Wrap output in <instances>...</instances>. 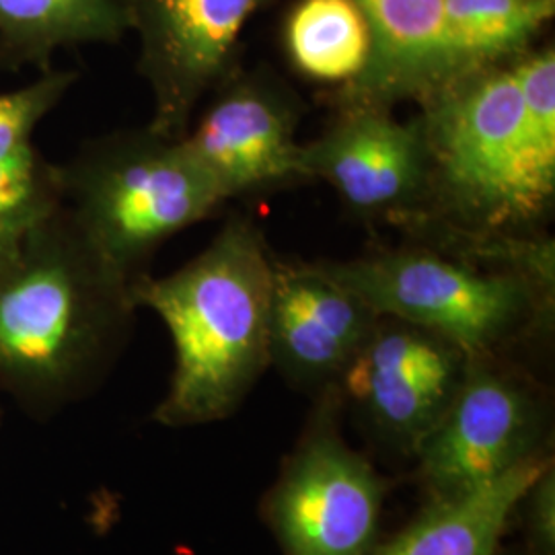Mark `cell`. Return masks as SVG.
Wrapping results in <instances>:
<instances>
[{"label":"cell","mask_w":555,"mask_h":555,"mask_svg":"<svg viewBox=\"0 0 555 555\" xmlns=\"http://www.w3.org/2000/svg\"><path fill=\"white\" fill-rule=\"evenodd\" d=\"M430 196L420 222L465 241L515 238L555 196V50L449 82L420 103Z\"/></svg>","instance_id":"6da1fadb"},{"label":"cell","mask_w":555,"mask_h":555,"mask_svg":"<svg viewBox=\"0 0 555 555\" xmlns=\"http://www.w3.org/2000/svg\"><path fill=\"white\" fill-rule=\"evenodd\" d=\"M137 305L60 204L0 270V396L54 417L116 364Z\"/></svg>","instance_id":"7a4b0ae2"},{"label":"cell","mask_w":555,"mask_h":555,"mask_svg":"<svg viewBox=\"0 0 555 555\" xmlns=\"http://www.w3.org/2000/svg\"><path fill=\"white\" fill-rule=\"evenodd\" d=\"M276 258L256 220L233 217L196 258L130 286L173 341V373L153 420L190 428L233 416L272 366L270 311Z\"/></svg>","instance_id":"3957f363"},{"label":"cell","mask_w":555,"mask_h":555,"mask_svg":"<svg viewBox=\"0 0 555 555\" xmlns=\"http://www.w3.org/2000/svg\"><path fill=\"white\" fill-rule=\"evenodd\" d=\"M472 249L412 245L319 268L378 315L447 337L467 354H498L547 319L554 243L465 241Z\"/></svg>","instance_id":"277c9868"},{"label":"cell","mask_w":555,"mask_h":555,"mask_svg":"<svg viewBox=\"0 0 555 555\" xmlns=\"http://www.w3.org/2000/svg\"><path fill=\"white\" fill-rule=\"evenodd\" d=\"M59 165L62 206L80 235L130 286L171 237L224 198L181 140L149 126L87 140Z\"/></svg>","instance_id":"5b68a950"},{"label":"cell","mask_w":555,"mask_h":555,"mask_svg":"<svg viewBox=\"0 0 555 555\" xmlns=\"http://www.w3.org/2000/svg\"><path fill=\"white\" fill-rule=\"evenodd\" d=\"M339 389L319 410L266 496V520L284 555H369L377 545L385 479L337 428Z\"/></svg>","instance_id":"8992f818"},{"label":"cell","mask_w":555,"mask_h":555,"mask_svg":"<svg viewBox=\"0 0 555 555\" xmlns=\"http://www.w3.org/2000/svg\"><path fill=\"white\" fill-rule=\"evenodd\" d=\"M545 408L531 378L498 354H469L451 408L416 451L430 498L453 496L541 451Z\"/></svg>","instance_id":"52a82bcc"},{"label":"cell","mask_w":555,"mask_h":555,"mask_svg":"<svg viewBox=\"0 0 555 555\" xmlns=\"http://www.w3.org/2000/svg\"><path fill=\"white\" fill-rule=\"evenodd\" d=\"M266 0H121L153 98L149 128L181 139L202 100L235 73L245 25Z\"/></svg>","instance_id":"ba28073f"},{"label":"cell","mask_w":555,"mask_h":555,"mask_svg":"<svg viewBox=\"0 0 555 555\" xmlns=\"http://www.w3.org/2000/svg\"><path fill=\"white\" fill-rule=\"evenodd\" d=\"M467 360L447 337L380 315L337 389L387 444L416 455L451 408Z\"/></svg>","instance_id":"9c48e42d"},{"label":"cell","mask_w":555,"mask_h":555,"mask_svg":"<svg viewBox=\"0 0 555 555\" xmlns=\"http://www.w3.org/2000/svg\"><path fill=\"white\" fill-rule=\"evenodd\" d=\"M302 169L360 217L416 224L426 215L430 159L420 116L401 121L391 107L341 105L336 121L302 144Z\"/></svg>","instance_id":"30bf717a"},{"label":"cell","mask_w":555,"mask_h":555,"mask_svg":"<svg viewBox=\"0 0 555 555\" xmlns=\"http://www.w3.org/2000/svg\"><path fill=\"white\" fill-rule=\"evenodd\" d=\"M181 144L227 199L307 181L298 103L278 80L231 75Z\"/></svg>","instance_id":"8fae6325"},{"label":"cell","mask_w":555,"mask_h":555,"mask_svg":"<svg viewBox=\"0 0 555 555\" xmlns=\"http://www.w3.org/2000/svg\"><path fill=\"white\" fill-rule=\"evenodd\" d=\"M380 315L315 263L276 259L270 360L282 377L318 396L337 389Z\"/></svg>","instance_id":"7c38bea8"},{"label":"cell","mask_w":555,"mask_h":555,"mask_svg":"<svg viewBox=\"0 0 555 555\" xmlns=\"http://www.w3.org/2000/svg\"><path fill=\"white\" fill-rule=\"evenodd\" d=\"M369 23L373 56L362 77L337 93L339 103L391 107L433 98L453 82L442 0H354Z\"/></svg>","instance_id":"4fadbf2b"},{"label":"cell","mask_w":555,"mask_h":555,"mask_svg":"<svg viewBox=\"0 0 555 555\" xmlns=\"http://www.w3.org/2000/svg\"><path fill=\"white\" fill-rule=\"evenodd\" d=\"M552 461L543 451L474 490L430 498L405 529L369 555H498L520 498Z\"/></svg>","instance_id":"5bb4252c"},{"label":"cell","mask_w":555,"mask_h":555,"mask_svg":"<svg viewBox=\"0 0 555 555\" xmlns=\"http://www.w3.org/2000/svg\"><path fill=\"white\" fill-rule=\"evenodd\" d=\"M128 31L121 0H0V66L46 73L62 48L118 43Z\"/></svg>","instance_id":"9a60e30c"},{"label":"cell","mask_w":555,"mask_h":555,"mask_svg":"<svg viewBox=\"0 0 555 555\" xmlns=\"http://www.w3.org/2000/svg\"><path fill=\"white\" fill-rule=\"evenodd\" d=\"M442 15L453 77L461 79L535 48L554 21L555 0H442Z\"/></svg>","instance_id":"2e32d148"},{"label":"cell","mask_w":555,"mask_h":555,"mask_svg":"<svg viewBox=\"0 0 555 555\" xmlns=\"http://www.w3.org/2000/svg\"><path fill=\"white\" fill-rule=\"evenodd\" d=\"M284 50L302 77L341 91L366 70L373 38L354 0H297L284 21Z\"/></svg>","instance_id":"e0dca14e"},{"label":"cell","mask_w":555,"mask_h":555,"mask_svg":"<svg viewBox=\"0 0 555 555\" xmlns=\"http://www.w3.org/2000/svg\"><path fill=\"white\" fill-rule=\"evenodd\" d=\"M60 204L59 165L36 144L0 159V270L20 256L27 237Z\"/></svg>","instance_id":"ac0fdd59"},{"label":"cell","mask_w":555,"mask_h":555,"mask_svg":"<svg viewBox=\"0 0 555 555\" xmlns=\"http://www.w3.org/2000/svg\"><path fill=\"white\" fill-rule=\"evenodd\" d=\"M79 79L75 70L50 68L15 91L0 93V159H9L34 144L41 121Z\"/></svg>","instance_id":"d6986e66"},{"label":"cell","mask_w":555,"mask_h":555,"mask_svg":"<svg viewBox=\"0 0 555 555\" xmlns=\"http://www.w3.org/2000/svg\"><path fill=\"white\" fill-rule=\"evenodd\" d=\"M522 522L531 555H555V469L554 461L533 479L520 498Z\"/></svg>","instance_id":"ffe728a7"},{"label":"cell","mask_w":555,"mask_h":555,"mask_svg":"<svg viewBox=\"0 0 555 555\" xmlns=\"http://www.w3.org/2000/svg\"><path fill=\"white\" fill-rule=\"evenodd\" d=\"M0 420H2V410H0Z\"/></svg>","instance_id":"44dd1931"}]
</instances>
